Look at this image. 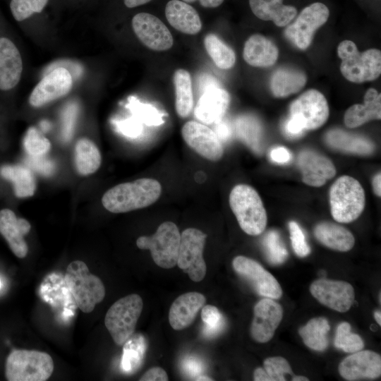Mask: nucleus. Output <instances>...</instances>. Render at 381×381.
I'll use <instances>...</instances> for the list:
<instances>
[{
    "instance_id": "nucleus-1",
    "label": "nucleus",
    "mask_w": 381,
    "mask_h": 381,
    "mask_svg": "<svg viewBox=\"0 0 381 381\" xmlns=\"http://www.w3.org/2000/svg\"><path fill=\"white\" fill-rule=\"evenodd\" d=\"M161 193L162 186L158 181L143 178L110 188L104 194L102 202L111 212H126L153 204Z\"/></svg>"
},
{
    "instance_id": "nucleus-2",
    "label": "nucleus",
    "mask_w": 381,
    "mask_h": 381,
    "mask_svg": "<svg viewBox=\"0 0 381 381\" xmlns=\"http://www.w3.org/2000/svg\"><path fill=\"white\" fill-rule=\"evenodd\" d=\"M230 207L241 229L250 236H258L265 229L267 217L262 201L250 186L238 184L229 195Z\"/></svg>"
},
{
    "instance_id": "nucleus-3",
    "label": "nucleus",
    "mask_w": 381,
    "mask_h": 381,
    "mask_svg": "<svg viewBox=\"0 0 381 381\" xmlns=\"http://www.w3.org/2000/svg\"><path fill=\"white\" fill-rule=\"evenodd\" d=\"M337 54L341 59V73L350 82L374 80L381 73V52L377 49L360 53L353 42L344 40L338 45Z\"/></svg>"
},
{
    "instance_id": "nucleus-4",
    "label": "nucleus",
    "mask_w": 381,
    "mask_h": 381,
    "mask_svg": "<svg viewBox=\"0 0 381 381\" xmlns=\"http://www.w3.org/2000/svg\"><path fill=\"white\" fill-rule=\"evenodd\" d=\"M331 214L340 223L356 220L363 212L365 205V191L358 180L341 176L329 189Z\"/></svg>"
},
{
    "instance_id": "nucleus-5",
    "label": "nucleus",
    "mask_w": 381,
    "mask_h": 381,
    "mask_svg": "<svg viewBox=\"0 0 381 381\" xmlns=\"http://www.w3.org/2000/svg\"><path fill=\"white\" fill-rule=\"evenodd\" d=\"M65 282L77 306L85 313L92 312L105 296L101 279L91 274L87 265L80 260L71 262L66 271Z\"/></svg>"
},
{
    "instance_id": "nucleus-6",
    "label": "nucleus",
    "mask_w": 381,
    "mask_h": 381,
    "mask_svg": "<svg viewBox=\"0 0 381 381\" xmlns=\"http://www.w3.org/2000/svg\"><path fill=\"white\" fill-rule=\"evenodd\" d=\"M54 370V361L45 352L13 350L7 357L5 375L8 381H44Z\"/></svg>"
},
{
    "instance_id": "nucleus-7",
    "label": "nucleus",
    "mask_w": 381,
    "mask_h": 381,
    "mask_svg": "<svg viewBox=\"0 0 381 381\" xmlns=\"http://www.w3.org/2000/svg\"><path fill=\"white\" fill-rule=\"evenodd\" d=\"M143 308L142 298L132 294L119 299L109 308L104 325L117 345H123L134 333Z\"/></svg>"
},
{
    "instance_id": "nucleus-8",
    "label": "nucleus",
    "mask_w": 381,
    "mask_h": 381,
    "mask_svg": "<svg viewBox=\"0 0 381 381\" xmlns=\"http://www.w3.org/2000/svg\"><path fill=\"white\" fill-rule=\"evenodd\" d=\"M180 239L177 226L172 222H164L152 236L139 237L136 245L140 249L149 250L157 265L170 269L176 265Z\"/></svg>"
},
{
    "instance_id": "nucleus-9",
    "label": "nucleus",
    "mask_w": 381,
    "mask_h": 381,
    "mask_svg": "<svg viewBox=\"0 0 381 381\" xmlns=\"http://www.w3.org/2000/svg\"><path fill=\"white\" fill-rule=\"evenodd\" d=\"M329 13L325 4L321 1L311 3L287 25L284 36L298 49L304 50L310 45L315 31L327 21Z\"/></svg>"
},
{
    "instance_id": "nucleus-10",
    "label": "nucleus",
    "mask_w": 381,
    "mask_h": 381,
    "mask_svg": "<svg viewBox=\"0 0 381 381\" xmlns=\"http://www.w3.org/2000/svg\"><path fill=\"white\" fill-rule=\"evenodd\" d=\"M206 238L207 234L195 228H188L181 234L176 265L195 282L202 281L207 272L202 255Z\"/></svg>"
},
{
    "instance_id": "nucleus-11",
    "label": "nucleus",
    "mask_w": 381,
    "mask_h": 381,
    "mask_svg": "<svg viewBox=\"0 0 381 381\" xmlns=\"http://www.w3.org/2000/svg\"><path fill=\"white\" fill-rule=\"evenodd\" d=\"M290 117L297 120L305 130H315L322 126L329 116V107L325 96L317 90L310 89L291 102Z\"/></svg>"
},
{
    "instance_id": "nucleus-12",
    "label": "nucleus",
    "mask_w": 381,
    "mask_h": 381,
    "mask_svg": "<svg viewBox=\"0 0 381 381\" xmlns=\"http://www.w3.org/2000/svg\"><path fill=\"white\" fill-rule=\"evenodd\" d=\"M232 265L259 295L273 299L282 296V290L277 280L255 260L238 255L234 258Z\"/></svg>"
},
{
    "instance_id": "nucleus-13",
    "label": "nucleus",
    "mask_w": 381,
    "mask_h": 381,
    "mask_svg": "<svg viewBox=\"0 0 381 381\" xmlns=\"http://www.w3.org/2000/svg\"><path fill=\"white\" fill-rule=\"evenodd\" d=\"M132 27L141 42L150 49L165 51L174 43L171 33L157 17L148 13H139L132 19Z\"/></svg>"
},
{
    "instance_id": "nucleus-14",
    "label": "nucleus",
    "mask_w": 381,
    "mask_h": 381,
    "mask_svg": "<svg viewBox=\"0 0 381 381\" xmlns=\"http://www.w3.org/2000/svg\"><path fill=\"white\" fill-rule=\"evenodd\" d=\"M310 291L320 303L341 313L349 310L354 301L353 287L344 281L320 279L311 284Z\"/></svg>"
},
{
    "instance_id": "nucleus-15",
    "label": "nucleus",
    "mask_w": 381,
    "mask_h": 381,
    "mask_svg": "<svg viewBox=\"0 0 381 381\" xmlns=\"http://www.w3.org/2000/svg\"><path fill=\"white\" fill-rule=\"evenodd\" d=\"M186 143L195 152L210 161L219 160L224 154L221 140L213 130L195 121L186 122L181 128Z\"/></svg>"
},
{
    "instance_id": "nucleus-16",
    "label": "nucleus",
    "mask_w": 381,
    "mask_h": 381,
    "mask_svg": "<svg viewBox=\"0 0 381 381\" xmlns=\"http://www.w3.org/2000/svg\"><path fill=\"white\" fill-rule=\"evenodd\" d=\"M72 75L64 67H57L49 72L35 87L30 97V104L42 107L66 95L71 89Z\"/></svg>"
},
{
    "instance_id": "nucleus-17",
    "label": "nucleus",
    "mask_w": 381,
    "mask_h": 381,
    "mask_svg": "<svg viewBox=\"0 0 381 381\" xmlns=\"http://www.w3.org/2000/svg\"><path fill=\"white\" fill-rule=\"evenodd\" d=\"M253 313L250 334L258 342H267L282 320V308L274 300L265 298L256 303Z\"/></svg>"
},
{
    "instance_id": "nucleus-18",
    "label": "nucleus",
    "mask_w": 381,
    "mask_h": 381,
    "mask_svg": "<svg viewBox=\"0 0 381 381\" xmlns=\"http://www.w3.org/2000/svg\"><path fill=\"white\" fill-rule=\"evenodd\" d=\"M339 373L349 381L378 377L381 375V357L373 351H358L340 363Z\"/></svg>"
},
{
    "instance_id": "nucleus-19",
    "label": "nucleus",
    "mask_w": 381,
    "mask_h": 381,
    "mask_svg": "<svg viewBox=\"0 0 381 381\" xmlns=\"http://www.w3.org/2000/svg\"><path fill=\"white\" fill-rule=\"evenodd\" d=\"M297 164L302 174L303 182L310 186L320 187L336 174L332 162L312 150H302L298 154Z\"/></svg>"
},
{
    "instance_id": "nucleus-20",
    "label": "nucleus",
    "mask_w": 381,
    "mask_h": 381,
    "mask_svg": "<svg viewBox=\"0 0 381 381\" xmlns=\"http://www.w3.org/2000/svg\"><path fill=\"white\" fill-rule=\"evenodd\" d=\"M23 68L22 57L15 43L0 35V91L8 92L17 86Z\"/></svg>"
},
{
    "instance_id": "nucleus-21",
    "label": "nucleus",
    "mask_w": 381,
    "mask_h": 381,
    "mask_svg": "<svg viewBox=\"0 0 381 381\" xmlns=\"http://www.w3.org/2000/svg\"><path fill=\"white\" fill-rule=\"evenodd\" d=\"M230 103V96L220 87L207 90L202 93L194 109L195 117L205 124L221 121Z\"/></svg>"
},
{
    "instance_id": "nucleus-22",
    "label": "nucleus",
    "mask_w": 381,
    "mask_h": 381,
    "mask_svg": "<svg viewBox=\"0 0 381 381\" xmlns=\"http://www.w3.org/2000/svg\"><path fill=\"white\" fill-rule=\"evenodd\" d=\"M30 228V224L26 219L18 218L12 210L3 209L0 211V233L18 258H23L27 255L28 248L24 236Z\"/></svg>"
},
{
    "instance_id": "nucleus-23",
    "label": "nucleus",
    "mask_w": 381,
    "mask_h": 381,
    "mask_svg": "<svg viewBox=\"0 0 381 381\" xmlns=\"http://www.w3.org/2000/svg\"><path fill=\"white\" fill-rule=\"evenodd\" d=\"M205 302V296L199 292L192 291L180 295L169 309V322L171 327L181 330L189 327Z\"/></svg>"
},
{
    "instance_id": "nucleus-24",
    "label": "nucleus",
    "mask_w": 381,
    "mask_h": 381,
    "mask_svg": "<svg viewBox=\"0 0 381 381\" xmlns=\"http://www.w3.org/2000/svg\"><path fill=\"white\" fill-rule=\"evenodd\" d=\"M279 52L275 44L266 37L255 34L245 42L243 57L254 67H270L277 60Z\"/></svg>"
},
{
    "instance_id": "nucleus-25",
    "label": "nucleus",
    "mask_w": 381,
    "mask_h": 381,
    "mask_svg": "<svg viewBox=\"0 0 381 381\" xmlns=\"http://www.w3.org/2000/svg\"><path fill=\"white\" fill-rule=\"evenodd\" d=\"M165 16L176 30L188 35H195L202 28L200 18L195 9L179 0L169 1L165 7Z\"/></svg>"
},
{
    "instance_id": "nucleus-26",
    "label": "nucleus",
    "mask_w": 381,
    "mask_h": 381,
    "mask_svg": "<svg viewBox=\"0 0 381 381\" xmlns=\"http://www.w3.org/2000/svg\"><path fill=\"white\" fill-rule=\"evenodd\" d=\"M253 13L259 19L272 21L278 27L291 23L298 14L297 8L284 4V0H248Z\"/></svg>"
},
{
    "instance_id": "nucleus-27",
    "label": "nucleus",
    "mask_w": 381,
    "mask_h": 381,
    "mask_svg": "<svg viewBox=\"0 0 381 381\" xmlns=\"http://www.w3.org/2000/svg\"><path fill=\"white\" fill-rule=\"evenodd\" d=\"M381 119V95L369 88L364 95V104L350 107L344 116V124L349 128H356L370 120Z\"/></svg>"
},
{
    "instance_id": "nucleus-28",
    "label": "nucleus",
    "mask_w": 381,
    "mask_h": 381,
    "mask_svg": "<svg viewBox=\"0 0 381 381\" xmlns=\"http://www.w3.org/2000/svg\"><path fill=\"white\" fill-rule=\"evenodd\" d=\"M325 140L332 148L348 153L368 155L375 150V145L370 139L341 129L328 131Z\"/></svg>"
},
{
    "instance_id": "nucleus-29",
    "label": "nucleus",
    "mask_w": 381,
    "mask_h": 381,
    "mask_svg": "<svg viewBox=\"0 0 381 381\" xmlns=\"http://www.w3.org/2000/svg\"><path fill=\"white\" fill-rule=\"evenodd\" d=\"M314 235L326 247L341 252L350 250L355 243L350 231L333 222L319 223L314 229Z\"/></svg>"
},
{
    "instance_id": "nucleus-30",
    "label": "nucleus",
    "mask_w": 381,
    "mask_h": 381,
    "mask_svg": "<svg viewBox=\"0 0 381 381\" xmlns=\"http://www.w3.org/2000/svg\"><path fill=\"white\" fill-rule=\"evenodd\" d=\"M306 83V74L294 68H283L272 75L270 87L276 97H285L299 92Z\"/></svg>"
},
{
    "instance_id": "nucleus-31",
    "label": "nucleus",
    "mask_w": 381,
    "mask_h": 381,
    "mask_svg": "<svg viewBox=\"0 0 381 381\" xmlns=\"http://www.w3.org/2000/svg\"><path fill=\"white\" fill-rule=\"evenodd\" d=\"M175 87V108L177 114L186 118L190 114L193 107L192 80L190 73L185 69H177L174 74Z\"/></svg>"
},
{
    "instance_id": "nucleus-32",
    "label": "nucleus",
    "mask_w": 381,
    "mask_h": 381,
    "mask_svg": "<svg viewBox=\"0 0 381 381\" xmlns=\"http://www.w3.org/2000/svg\"><path fill=\"white\" fill-rule=\"evenodd\" d=\"M123 345L122 370L127 374L135 373L143 361L147 346V340L142 334L133 333Z\"/></svg>"
},
{
    "instance_id": "nucleus-33",
    "label": "nucleus",
    "mask_w": 381,
    "mask_h": 381,
    "mask_svg": "<svg viewBox=\"0 0 381 381\" xmlns=\"http://www.w3.org/2000/svg\"><path fill=\"white\" fill-rule=\"evenodd\" d=\"M0 173L13 183L17 197L27 198L34 194L36 182L30 169L19 165H6L1 168Z\"/></svg>"
},
{
    "instance_id": "nucleus-34",
    "label": "nucleus",
    "mask_w": 381,
    "mask_h": 381,
    "mask_svg": "<svg viewBox=\"0 0 381 381\" xmlns=\"http://www.w3.org/2000/svg\"><path fill=\"white\" fill-rule=\"evenodd\" d=\"M75 163L78 172L87 176L95 172L101 164V155L96 145L87 138L80 139L75 147Z\"/></svg>"
},
{
    "instance_id": "nucleus-35",
    "label": "nucleus",
    "mask_w": 381,
    "mask_h": 381,
    "mask_svg": "<svg viewBox=\"0 0 381 381\" xmlns=\"http://www.w3.org/2000/svg\"><path fill=\"white\" fill-rule=\"evenodd\" d=\"M330 329L328 321L324 318H315L300 328L298 332L303 343L310 349L322 351L328 346L327 334Z\"/></svg>"
},
{
    "instance_id": "nucleus-36",
    "label": "nucleus",
    "mask_w": 381,
    "mask_h": 381,
    "mask_svg": "<svg viewBox=\"0 0 381 381\" xmlns=\"http://www.w3.org/2000/svg\"><path fill=\"white\" fill-rule=\"evenodd\" d=\"M238 138L257 154L262 152V128L257 119L249 115L238 116L235 122Z\"/></svg>"
},
{
    "instance_id": "nucleus-37",
    "label": "nucleus",
    "mask_w": 381,
    "mask_h": 381,
    "mask_svg": "<svg viewBox=\"0 0 381 381\" xmlns=\"http://www.w3.org/2000/svg\"><path fill=\"white\" fill-rule=\"evenodd\" d=\"M204 45L217 67L229 69L235 64L236 54L234 50L214 34L210 33L205 37Z\"/></svg>"
},
{
    "instance_id": "nucleus-38",
    "label": "nucleus",
    "mask_w": 381,
    "mask_h": 381,
    "mask_svg": "<svg viewBox=\"0 0 381 381\" xmlns=\"http://www.w3.org/2000/svg\"><path fill=\"white\" fill-rule=\"evenodd\" d=\"M262 246L266 258L272 265L282 264L288 257L286 247L276 230H270L265 234Z\"/></svg>"
},
{
    "instance_id": "nucleus-39",
    "label": "nucleus",
    "mask_w": 381,
    "mask_h": 381,
    "mask_svg": "<svg viewBox=\"0 0 381 381\" xmlns=\"http://www.w3.org/2000/svg\"><path fill=\"white\" fill-rule=\"evenodd\" d=\"M350 324L346 322L340 323L336 331L334 346L344 352L354 353L361 350L364 343L361 337L351 332Z\"/></svg>"
},
{
    "instance_id": "nucleus-40",
    "label": "nucleus",
    "mask_w": 381,
    "mask_h": 381,
    "mask_svg": "<svg viewBox=\"0 0 381 381\" xmlns=\"http://www.w3.org/2000/svg\"><path fill=\"white\" fill-rule=\"evenodd\" d=\"M128 107L135 118L147 126H159L164 123L162 114L155 107L141 103L135 97L129 98Z\"/></svg>"
},
{
    "instance_id": "nucleus-41",
    "label": "nucleus",
    "mask_w": 381,
    "mask_h": 381,
    "mask_svg": "<svg viewBox=\"0 0 381 381\" xmlns=\"http://www.w3.org/2000/svg\"><path fill=\"white\" fill-rule=\"evenodd\" d=\"M201 318L205 323L203 332L206 337H214L221 332L224 327V318L219 309L214 306H203Z\"/></svg>"
},
{
    "instance_id": "nucleus-42",
    "label": "nucleus",
    "mask_w": 381,
    "mask_h": 381,
    "mask_svg": "<svg viewBox=\"0 0 381 381\" xmlns=\"http://www.w3.org/2000/svg\"><path fill=\"white\" fill-rule=\"evenodd\" d=\"M48 0H11L10 10L14 19L23 21L35 13H40Z\"/></svg>"
},
{
    "instance_id": "nucleus-43",
    "label": "nucleus",
    "mask_w": 381,
    "mask_h": 381,
    "mask_svg": "<svg viewBox=\"0 0 381 381\" xmlns=\"http://www.w3.org/2000/svg\"><path fill=\"white\" fill-rule=\"evenodd\" d=\"M23 146L29 155L37 156L45 155L49 150L51 144L37 128L30 127L25 133Z\"/></svg>"
},
{
    "instance_id": "nucleus-44",
    "label": "nucleus",
    "mask_w": 381,
    "mask_h": 381,
    "mask_svg": "<svg viewBox=\"0 0 381 381\" xmlns=\"http://www.w3.org/2000/svg\"><path fill=\"white\" fill-rule=\"evenodd\" d=\"M264 369L272 381L286 380V375H292L288 361L280 356L270 357L264 361Z\"/></svg>"
},
{
    "instance_id": "nucleus-45",
    "label": "nucleus",
    "mask_w": 381,
    "mask_h": 381,
    "mask_svg": "<svg viewBox=\"0 0 381 381\" xmlns=\"http://www.w3.org/2000/svg\"><path fill=\"white\" fill-rule=\"evenodd\" d=\"M290 239L294 251L298 257L303 258L310 253L306 236L300 226L294 221L289 223Z\"/></svg>"
},
{
    "instance_id": "nucleus-46",
    "label": "nucleus",
    "mask_w": 381,
    "mask_h": 381,
    "mask_svg": "<svg viewBox=\"0 0 381 381\" xmlns=\"http://www.w3.org/2000/svg\"><path fill=\"white\" fill-rule=\"evenodd\" d=\"M25 162L30 169L46 176L52 175L55 169L54 163L44 155H29Z\"/></svg>"
},
{
    "instance_id": "nucleus-47",
    "label": "nucleus",
    "mask_w": 381,
    "mask_h": 381,
    "mask_svg": "<svg viewBox=\"0 0 381 381\" xmlns=\"http://www.w3.org/2000/svg\"><path fill=\"white\" fill-rule=\"evenodd\" d=\"M114 124L118 132L129 138L138 137L143 131L142 122L136 118L116 121Z\"/></svg>"
},
{
    "instance_id": "nucleus-48",
    "label": "nucleus",
    "mask_w": 381,
    "mask_h": 381,
    "mask_svg": "<svg viewBox=\"0 0 381 381\" xmlns=\"http://www.w3.org/2000/svg\"><path fill=\"white\" fill-rule=\"evenodd\" d=\"M78 114V107L75 104H69L64 111L62 137L68 141L71 138Z\"/></svg>"
},
{
    "instance_id": "nucleus-49",
    "label": "nucleus",
    "mask_w": 381,
    "mask_h": 381,
    "mask_svg": "<svg viewBox=\"0 0 381 381\" xmlns=\"http://www.w3.org/2000/svg\"><path fill=\"white\" fill-rule=\"evenodd\" d=\"M168 375L160 367H153L147 370L140 377V381H167Z\"/></svg>"
},
{
    "instance_id": "nucleus-50",
    "label": "nucleus",
    "mask_w": 381,
    "mask_h": 381,
    "mask_svg": "<svg viewBox=\"0 0 381 381\" xmlns=\"http://www.w3.org/2000/svg\"><path fill=\"white\" fill-rule=\"evenodd\" d=\"M284 130L287 136L296 138L301 135L305 129L297 120L289 117L284 124Z\"/></svg>"
},
{
    "instance_id": "nucleus-51",
    "label": "nucleus",
    "mask_w": 381,
    "mask_h": 381,
    "mask_svg": "<svg viewBox=\"0 0 381 381\" xmlns=\"http://www.w3.org/2000/svg\"><path fill=\"white\" fill-rule=\"evenodd\" d=\"M214 131L221 141L229 140L232 135V129L230 124L222 119L216 123Z\"/></svg>"
},
{
    "instance_id": "nucleus-52",
    "label": "nucleus",
    "mask_w": 381,
    "mask_h": 381,
    "mask_svg": "<svg viewBox=\"0 0 381 381\" xmlns=\"http://www.w3.org/2000/svg\"><path fill=\"white\" fill-rule=\"evenodd\" d=\"M183 368L188 374L194 378L202 374V365L201 362L194 358H188L184 361Z\"/></svg>"
},
{
    "instance_id": "nucleus-53",
    "label": "nucleus",
    "mask_w": 381,
    "mask_h": 381,
    "mask_svg": "<svg viewBox=\"0 0 381 381\" xmlns=\"http://www.w3.org/2000/svg\"><path fill=\"white\" fill-rule=\"evenodd\" d=\"M220 87L217 79L207 73H202L198 78V87L202 93L210 88Z\"/></svg>"
},
{
    "instance_id": "nucleus-54",
    "label": "nucleus",
    "mask_w": 381,
    "mask_h": 381,
    "mask_svg": "<svg viewBox=\"0 0 381 381\" xmlns=\"http://www.w3.org/2000/svg\"><path fill=\"white\" fill-rule=\"evenodd\" d=\"M270 157L272 161L277 163L284 164L289 161L291 155L287 149L278 147L271 151Z\"/></svg>"
},
{
    "instance_id": "nucleus-55",
    "label": "nucleus",
    "mask_w": 381,
    "mask_h": 381,
    "mask_svg": "<svg viewBox=\"0 0 381 381\" xmlns=\"http://www.w3.org/2000/svg\"><path fill=\"white\" fill-rule=\"evenodd\" d=\"M186 3L194 2L196 0H183ZM200 4L205 8H215L220 6L224 0H199Z\"/></svg>"
},
{
    "instance_id": "nucleus-56",
    "label": "nucleus",
    "mask_w": 381,
    "mask_h": 381,
    "mask_svg": "<svg viewBox=\"0 0 381 381\" xmlns=\"http://www.w3.org/2000/svg\"><path fill=\"white\" fill-rule=\"evenodd\" d=\"M253 378L255 381H272L267 372L262 368H258L255 370Z\"/></svg>"
},
{
    "instance_id": "nucleus-57",
    "label": "nucleus",
    "mask_w": 381,
    "mask_h": 381,
    "mask_svg": "<svg viewBox=\"0 0 381 381\" xmlns=\"http://www.w3.org/2000/svg\"><path fill=\"white\" fill-rule=\"evenodd\" d=\"M381 174L380 172L377 173L373 178L372 184L375 194L380 197L381 195Z\"/></svg>"
},
{
    "instance_id": "nucleus-58",
    "label": "nucleus",
    "mask_w": 381,
    "mask_h": 381,
    "mask_svg": "<svg viewBox=\"0 0 381 381\" xmlns=\"http://www.w3.org/2000/svg\"><path fill=\"white\" fill-rule=\"evenodd\" d=\"M151 0H123L124 4L128 8H134L145 4Z\"/></svg>"
},
{
    "instance_id": "nucleus-59",
    "label": "nucleus",
    "mask_w": 381,
    "mask_h": 381,
    "mask_svg": "<svg viewBox=\"0 0 381 381\" xmlns=\"http://www.w3.org/2000/svg\"><path fill=\"white\" fill-rule=\"evenodd\" d=\"M374 318L379 325H381V313L380 310H376L374 313Z\"/></svg>"
},
{
    "instance_id": "nucleus-60",
    "label": "nucleus",
    "mask_w": 381,
    "mask_h": 381,
    "mask_svg": "<svg viewBox=\"0 0 381 381\" xmlns=\"http://www.w3.org/2000/svg\"><path fill=\"white\" fill-rule=\"evenodd\" d=\"M291 380L293 381H308L309 380L305 377V376H301V375H298V376H294L291 379Z\"/></svg>"
},
{
    "instance_id": "nucleus-61",
    "label": "nucleus",
    "mask_w": 381,
    "mask_h": 381,
    "mask_svg": "<svg viewBox=\"0 0 381 381\" xmlns=\"http://www.w3.org/2000/svg\"><path fill=\"white\" fill-rule=\"evenodd\" d=\"M41 127H42V129L44 131H47L49 128H50V124L49 122L47 121H42L41 123Z\"/></svg>"
},
{
    "instance_id": "nucleus-62",
    "label": "nucleus",
    "mask_w": 381,
    "mask_h": 381,
    "mask_svg": "<svg viewBox=\"0 0 381 381\" xmlns=\"http://www.w3.org/2000/svg\"><path fill=\"white\" fill-rule=\"evenodd\" d=\"M195 380H212V378L204 375H200L195 378Z\"/></svg>"
},
{
    "instance_id": "nucleus-63",
    "label": "nucleus",
    "mask_w": 381,
    "mask_h": 381,
    "mask_svg": "<svg viewBox=\"0 0 381 381\" xmlns=\"http://www.w3.org/2000/svg\"><path fill=\"white\" fill-rule=\"evenodd\" d=\"M1 287V279H0V289Z\"/></svg>"
}]
</instances>
